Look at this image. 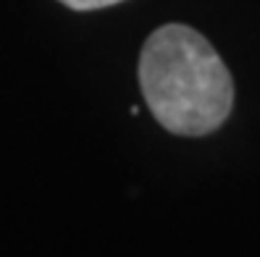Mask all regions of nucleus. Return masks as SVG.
<instances>
[{"mask_svg": "<svg viewBox=\"0 0 260 257\" xmlns=\"http://www.w3.org/2000/svg\"><path fill=\"white\" fill-rule=\"evenodd\" d=\"M140 87L155 121L179 137L216 131L234 105L226 63L197 29L184 24H166L147 37Z\"/></svg>", "mask_w": 260, "mask_h": 257, "instance_id": "1", "label": "nucleus"}, {"mask_svg": "<svg viewBox=\"0 0 260 257\" xmlns=\"http://www.w3.org/2000/svg\"><path fill=\"white\" fill-rule=\"evenodd\" d=\"M71 11H98V8H108L116 3H124V0H58Z\"/></svg>", "mask_w": 260, "mask_h": 257, "instance_id": "2", "label": "nucleus"}]
</instances>
